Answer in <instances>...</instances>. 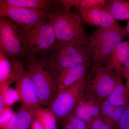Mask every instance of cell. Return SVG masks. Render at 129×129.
Masks as SVG:
<instances>
[{"instance_id":"obj_1","label":"cell","mask_w":129,"mask_h":129,"mask_svg":"<svg viewBox=\"0 0 129 129\" xmlns=\"http://www.w3.org/2000/svg\"><path fill=\"white\" fill-rule=\"evenodd\" d=\"M47 18L53 28L57 41L72 44H87L90 35L85 28L80 16L71 10H67L59 3L49 11Z\"/></svg>"},{"instance_id":"obj_2","label":"cell","mask_w":129,"mask_h":129,"mask_svg":"<svg viewBox=\"0 0 129 129\" xmlns=\"http://www.w3.org/2000/svg\"><path fill=\"white\" fill-rule=\"evenodd\" d=\"M21 34L24 52L23 60L25 61L46 55L52 51L57 42L53 28L47 18L28 31L21 27Z\"/></svg>"},{"instance_id":"obj_3","label":"cell","mask_w":129,"mask_h":129,"mask_svg":"<svg viewBox=\"0 0 129 129\" xmlns=\"http://www.w3.org/2000/svg\"><path fill=\"white\" fill-rule=\"evenodd\" d=\"M128 37L125 27L120 25L92 31L88 45L93 63L105 66L117 46Z\"/></svg>"},{"instance_id":"obj_4","label":"cell","mask_w":129,"mask_h":129,"mask_svg":"<svg viewBox=\"0 0 129 129\" xmlns=\"http://www.w3.org/2000/svg\"><path fill=\"white\" fill-rule=\"evenodd\" d=\"M92 60L88 44L79 45L57 41L48 56V62L53 76L63 70Z\"/></svg>"},{"instance_id":"obj_5","label":"cell","mask_w":129,"mask_h":129,"mask_svg":"<svg viewBox=\"0 0 129 129\" xmlns=\"http://www.w3.org/2000/svg\"><path fill=\"white\" fill-rule=\"evenodd\" d=\"M23 62L34 84L40 103L49 106L56 95L57 87L55 77L48 65L47 55Z\"/></svg>"},{"instance_id":"obj_6","label":"cell","mask_w":129,"mask_h":129,"mask_svg":"<svg viewBox=\"0 0 129 129\" xmlns=\"http://www.w3.org/2000/svg\"><path fill=\"white\" fill-rule=\"evenodd\" d=\"M14 70L16 90L22 109L34 114L41 109L35 86L22 59H10Z\"/></svg>"},{"instance_id":"obj_7","label":"cell","mask_w":129,"mask_h":129,"mask_svg":"<svg viewBox=\"0 0 129 129\" xmlns=\"http://www.w3.org/2000/svg\"><path fill=\"white\" fill-rule=\"evenodd\" d=\"M122 77L104 66L93 63L86 78L85 90L99 100L107 99L122 80Z\"/></svg>"},{"instance_id":"obj_8","label":"cell","mask_w":129,"mask_h":129,"mask_svg":"<svg viewBox=\"0 0 129 129\" xmlns=\"http://www.w3.org/2000/svg\"><path fill=\"white\" fill-rule=\"evenodd\" d=\"M86 78L56 95L48 108L60 121L72 113L85 91Z\"/></svg>"},{"instance_id":"obj_9","label":"cell","mask_w":129,"mask_h":129,"mask_svg":"<svg viewBox=\"0 0 129 129\" xmlns=\"http://www.w3.org/2000/svg\"><path fill=\"white\" fill-rule=\"evenodd\" d=\"M0 50L10 59H22L23 56L21 27L0 16Z\"/></svg>"},{"instance_id":"obj_10","label":"cell","mask_w":129,"mask_h":129,"mask_svg":"<svg viewBox=\"0 0 129 129\" xmlns=\"http://www.w3.org/2000/svg\"><path fill=\"white\" fill-rule=\"evenodd\" d=\"M49 11L29 9L6 5L0 1V16L11 19L24 31L46 18Z\"/></svg>"},{"instance_id":"obj_11","label":"cell","mask_w":129,"mask_h":129,"mask_svg":"<svg viewBox=\"0 0 129 129\" xmlns=\"http://www.w3.org/2000/svg\"><path fill=\"white\" fill-rule=\"evenodd\" d=\"M84 23L98 29L108 28L120 25L105 6L92 9H78Z\"/></svg>"},{"instance_id":"obj_12","label":"cell","mask_w":129,"mask_h":129,"mask_svg":"<svg viewBox=\"0 0 129 129\" xmlns=\"http://www.w3.org/2000/svg\"><path fill=\"white\" fill-rule=\"evenodd\" d=\"M92 63V60H89L75 67L63 70L56 75L55 78L56 95L69 86L85 78Z\"/></svg>"},{"instance_id":"obj_13","label":"cell","mask_w":129,"mask_h":129,"mask_svg":"<svg viewBox=\"0 0 129 129\" xmlns=\"http://www.w3.org/2000/svg\"><path fill=\"white\" fill-rule=\"evenodd\" d=\"M73 113L89 124L101 117L100 101L96 97L85 90Z\"/></svg>"},{"instance_id":"obj_14","label":"cell","mask_w":129,"mask_h":129,"mask_svg":"<svg viewBox=\"0 0 129 129\" xmlns=\"http://www.w3.org/2000/svg\"><path fill=\"white\" fill-rule=\"evenodd\" d=\"M129 67V37L117 46L104 66L121 76L125 69Z\"/></svg>"},{"instance_id":"obj_15","label":"cell","mask_w":129,"mask_h":129,"mask_svg":"<svg viewBox=\"0 0 129 129\" xmlns=\"http://www.w3.org/2000/svg\"><path fill=\"white\" fill-rule=\"evenodd\" d=\"M8 6L34 9L50 11L57 5L58 1L54 0H1Z\"/></svg>"},{"instance_id":"obj_16","label":"cell","mask_w":129,"mask_h":129,"mask_svg":"<svg viewBox=\"0 0 129 129\" xmlns=\"http://www.w3.org/2000/svg\"><path fill=\"white\" fill-rule=\"evenodd\" d=\"M106 7L117 21L129 20V1L109 0Z\"/></svg>"},{"instance_id":"obj_17","label":"cell","mask_w":129,"mask_h":129,"mask_svg":"<svg viewBox=\"0 0 129 129\" xmlns=\"http://www.w3.org/2000/svg\"><path fill=\"white\" fill-rule=\"evenodd\" d=\"M34 116L32 113L23 109L15 113L3 129H29Z\"/></svg>"},{"instance_id":"obj_18","label":"cell","mask_w":129,"mask_h":129,"mask_svg":"<svg viewBox=\"0 0 129 129\" xmlns=\"http://www.w3.org/2000/svg\"><path fill=\"white\" fill-rule=\"evenodd\" d=\"M15 80V75L11 61L0 50V85L6 83L11 84Z\"/></svg>"},{"instance_id":"obj_19","label":"cell","mask_w":129,"mask_h":129,"mask_svg":"<svg viewBox=\"0 0 129 129\" xmlns=\"http://www.w3.org/2000/svg\"><path fill=\"white\" fill-rule=\"evenodd\" d=\"M107 99L115 106L129 105V90L123 84L122 80L118 83L113 92Z\"/></svg>"},{"instance_id":"obj_20","label":"cell","mask_w":129,"mask_h":129,"mask_svg":"<svg viewBox=\"0 0 129 129\" xmlns=\"http://www.w3.org/2000/svg\"><path fill=\"white\" fill-rule=\"evenodd\" d=\"M45 129H57V119L54 113L48 108H42L34 114Z\"/></svg>"},{"instance_id":"obj_21","label":"cell","mask_w":129,"mask_h":129,"mask_svg":"<svg viewBox=\"0 0 129 129\" xmlns=\"http://www.w3.org/2000/svg\"><path fill=\"white\" fill-rule=\"evenodd\" d=\"M62 129H90V124L71 114L60 121Z\"/></svg>"},{"instance_id":"obj_22","label":"cell","mask_w":129,"mask_h":129,"mask_svg":"<svg viewBox=\"0 0 129 129\" xmlns=\"http://www.w3.org/2000/svg\"><path fill=\"white\" fill-rule=\"evenodd\" d=\"M99 101L102 118L104 122L109 124L117 106L112 104L107 98Z\"/></svg>"},{"instance_id":"obj_23","label":"cell","mask_w":129,"mask_h":129,"mask_svg":"<svg viewBox=\"0 0 129 129\" xmlns=\"http://www.w3.org/2000/svg\"><path fill=\"white\" fill-rule=\"evenodd\" d=\"M106 0H79L78 9H90L106 6Z\"/></svg>"},{"instance_id":"obj_24","label":"cell","mask_w":129,"mask_h":129,"mask_svg":"<svg viewBox=\"0 0 129 129\" xmlns=\"http://www.w3.org/2000/svg\"><path fill=\"white\" fill-rule=\"evenodd\" d=\"M2 96L5 104L8 108H10L14 103L19 101L18 94L16 90L8 88L3 94Z\"/></svg>"},{"instance_id":"obj_25","label":"cell","mask_w":129,"mask_h":129,"mask_svg":"<svg viewBox=\"0 0 129 129\" xmlns=\"http://www.w3.org/2000/svg\"><path fill=\"white\" fill-rule=\"evenodd\" d=\"M115 129H129V105L125 110L121 119Z\"/></svg>"},{"instance_id":"obj_26","label":"cell","mask_w":129,"mask_h":129,"mask_svg":"<svg viewBox=\"0 0 129 129\" xmlns=\"http://www.w3.org/2000/svg\"><path fill=\"white\" fill-rule=\"evenodd\" d=\"M15 114L14 112L9 108L1 116H0L1 129L4 128L7 125Z\"/></svg>"},{"instance_id":"obj_27","label":"cell","mask_w":129,"mask_h":129,"mask_svg":"<svg viewBox=\"0 0 129 129\" xmlns=\"http://www.w3.org/2000/svg\"><path fill=\"white\" fill-rule=\"evenodd\" d=\"M90 129H114L104 122L101 116L95 119L90 124Z\"/></svg>"},{"instance_id":"obj_28","label":"cell","mask_w":129,"mask_h":129,"mask_svg":"<svg viewBox=\"0 0 129 129\" xmlns=\"http://www.w3.org/2000/svg\"><path fill=\"white\" fill-rule=\"evenodd\" d=\"M79 0H59V3L63 7L67 10H71L72 7H77Z\"/></svg>"},{"instance_id":"obj_29","label":"cell","mask_w":129,"mask_h":129,"mask_svg":"<svg viewBox=\"0 0 129 129\" xmlns=\"http://www.w3.org/2000/svg\"><path fill=\"white\" fill-rule=\"evenodd\" d=\"M29 129H45L37 118L34 116Z\"/></svg>"},{"instance_id":"obj_30","label":"cell","mask_w":129,"mask_h":129,"mask_svg":"<svg viewBox=\"0 0 129 129\" xmlns=\"http://www.w3.org/2000/svg\"><path fill=\"white\" fill-rule=\"evenodd\" d=\"M8 108H9L7 107L2 96L0 94V116H1Z\"/></svg>"},{"instance_id":"obj_31","label":"cell","mask_w":129,"mask_h":129,"mask_svg":"<svg viewBox=\"0 0 129 129\" xmlns=\"http://www.w3.org/2000/svg\"><path fill=\"white\" fill-rule=\"evenodd\" d=\"M122 76L124 77L126 80L129 79V67L125 69L123 72Z\"/></svg>"},{"instance_id":"obj_32","label":"cell","mask_w":129,"mask_h":129,"mask_svg":"<svg viewBox=\"0 0 129 129\" xmlns=\"http://www.w3.org/2000/svg\"><path fill=\"white\" fill-rule=\"evenodd\" d=\"M127 21V24L126 27H125V28H126V30H127V33H128V37H129V20Z\"/></svg>"},{"instance_id":"obj_33","label":"cell","mask_w":129,"mask_h":129,"mask_svg":"<svg viewBox=\"0 0 129 129\" xmlns=\"http://www.w3.org/2000/svg\"><path fill=\"white\" fill-rule=\"evenodd\" d=\"M126 88L129 90V79H127V82H126V85H125Z\"/></svg>"}]
</instances>
